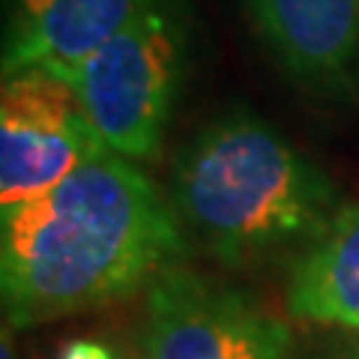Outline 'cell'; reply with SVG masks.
Instances as JSON below:
<instances>
[{
  "mask_svg": "<svg viewBox=\"0 0 359 359\" xmlns=\"http://www.w3.org/2000/svg\"><path fill=\"white\" fill-rule=\"evenodd\" d=\"M177 33L159 6L126 25L78 66L69 84L99 141L126 159L159 150L177 81Z\"/></svg>",
  "mask_w": 359,
  "mask_h": 359,
  "instance_id": "cell-3",
  "label": "cell"
},
{
  "mask_svg": "<svg viewBox=\"0 0 359 359\" xmlns=\"http://www.w3.org/2000/svg\"><path fill=\"white\" fill-rule=\"evenodd\" d=\"M141 359H294V332L252 294L183 261L147 287Z\"/></svg>",
  "mask_w": 359,
  "mask_h": 359,
  "instance_id": "cell-4",
  "label": "cell"
},
{
  "mask_svg": "<svg viewBox=\"0 0 359 359\" xmlns=\"http://www.w3.org/2000/svg\"><path fill=\"white\" fill-rule=\"evenodd\" d=\"M186 252L180 219L153 180L105 150L0 216L6 327L27 330L126 299Z\"/></svg>",
  "mask_w": 359,
  "mask_h": 359,
  "instance_id": "cell-1",
  "label": "cell"
},
{
  "mask_svg": "<svg viewBox=\"0 0 359 359\" xmlns=\"http://www.w3.org/2000/svg\"><path fill=\"white\" fill-rule=\"evenodd\" d=\"M287 311L297 320L359 330V204L335 212L290 269Z\"/></svg>",
  "mask_w": 359,
  "mask_h": 359,
  "instance_id": "cell-8",
  "label": "cell"
},
{
  "mask_svg": "<svg viewBox=\"0 0 359 359\" xmlns=\"http://www.w3.org/2000/svg\"><path fill=\"white\" fill-rule=\"evenodd\" d=\"M257 27L294 75L344 84L359 66V0H249Z\"/></svg>",
  "mask_w": 359,
  "mask_h": 359,
  "instance_id": "cell-7",
  "label": "cell"
},
{
  "mask_svg": "<svg viewBox=\"0 0 359 359\" xmlns=\"http://www.w3.org/2000/svg\"><path fill=\"white\" fill-rule=\"evenodd\" d=\"M57 359H120L114 347L102 341H87V339H72L60 347Z\"/></svg>",
  "mask_w": 359,
  "mask_h": 359,
  "instance_id": "cell-9",
  "label": "cell"
},
{
  "mask_svg": "<svg viewBox=\"0 0 359 359\" xmlns=\"http://www.w3.org/2000/svg\"><path fill=\"white\" fill-rule=\"evenodd\" d=\"M105 150L69 81L45 69L6 75L0 99L4 210L45 195Z\"/></svg>",
  "mask_w": 359,
  "mask_h": 359,
  "instance_id": "cell-5",
  "label": "cell"
},
{
  "mask_svg": "<svg viewBox=\"0 0 359 359\" xmlns=\"http://www.w3.org/2000/svg\"><path fill=\"white\" fill-rule=\"evenodd\" d=\"M174 212L207 255L252 266L327 228L332 186L255 117L212 123L174 165Z\"/></svg>",
  "mask_w": 359,
  "mask_h": 359,
  "instance_id": "cell-2",
  "label": "cell"
},
{
  "mask_svg": "<svg viewBox=\"0 0 359 359\" xmlns=\"http://www.w3.org/2000/svg\"><path fill=\"white\" fill-rule=\"evenodd\" d=\"M153 4L156 0H18L4 72L45 69L69 81L90 54Z\"/></svg>",
  "mask_w": 359,
  "mask_h": 359,
  "instance_id": "cell-6",
  "label": "cell"
}]
</instances>
